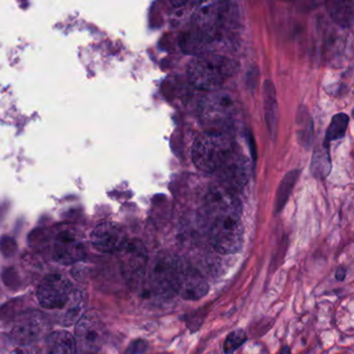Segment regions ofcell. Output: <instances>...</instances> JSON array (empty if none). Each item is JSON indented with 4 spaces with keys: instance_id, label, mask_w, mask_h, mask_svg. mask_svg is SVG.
I'll list each match as a JSON object with an SVG mask.
<instances>
[{
    "instance_id": "7",
    "label": "cell",
    "mask_w": 354,
    "mask_h": 354,
    "mask_svg": "<svg viewBox=\"0 0 354 354\" xmlns=\"http://www.w3.org/2000/svg\"><path fill=\"white\" fill-rule=\"evenodd\" d=\"M219 186L235 194L248 183V161L237 146L215 169Z\"/></svg>"
},
{
    "instance_id": "21",
    "label": "cell",
    "mask_w": 354,
    "mask_h": 354,
    "mask_svg": "<svg viewBox=\"0 0 354 354\" xmlns=\"http://www.w3.org/2000/svg\"><path fill=\"white\" fill-rule=\"evenodd\" d=\"M248 337H246L245 331L242 329H235L227 335L225 341L223 350L225 353H233L238 348L241 347L245 343Z\"/></svg>"
},
{
    "instance_id": "1",
    "label": "cell",
    "mask_w": 354,
    "mask_h": 354,
    "mask_svg": "<svg viewBox=\"0 0 354 354\" xmlns=\"http://www.w3.org/2000/svg\"><path fill=\"white\" fill-rule=\"evenodd\" d=\"M239 28L237 9L229 0L204 3L194 18V30L187 38L188 50L198 55L210 53L214 47L227 44L235 38Z\"/></svg>"
},
{
    "instance_id": "22",
    "label": "cell",
    "mask_w": 354,
    "mask_h": 354,
    "mask_svg": "<svg viewBox=\"0 0 354 354\" xmlns=\"http://www.w3.org/2000/svg\"><path fill=\"white\" fill-rule=\"evenodd\" d=\"M0 252H3L6 258L13 257L17 252V243H16L15 240L9 237V236H3L0 239Z\"/></svg>"
},
{
    "instance_id": "13",
    "label": "cell",
    "mask_w": 354,
    "mask_h": 354,
    "mask_svg": "<svg viewBox=\"0 0 354 354\" xmlns=\"http://www.w3.org/2000/svg\"><path fill=\"white\" fill-rule=\"evenodd\" d=\"M93 246L101 252H119L128 241L125 232L113 223H102L92 232Z\"/></svg>"
},
{
    "instance_id": "19",
    "label": "cell",
    "mask_w": 354,
    "mask_h": 354,
    "mask_svg": "<svg viewBox=\"0 0 354 354\" xmlns=\"http://www.w3.org/2000/svg\"><path fill=\"white\" fill-rule=\"evenodd\" d=\"M310 169L313 175L319 179H323L330 173V158H329L328 148L325 145L315 150Z\"/></svg>"
},
{
    "instance_id": "4",
    "label": "cell",
    "mask_w": 354,
    "mask_h": 354,
    "mask_svg": "<svg viewBox=\"0 0 354 354\" xmlns=\"http://www.w3.org/2000/svg\"><path fill=\"white\" fill-rule=\"evenodd\" d=\"M236 145L225 130H207L198 136L192 147L194 165L206 174H213Z\"/></svg>"
},
{
    "instance_id": "14",
    "label": "cell",
    "mask_w": 354,
    "mask_h": 354,
    "mask_svg": "<svg viewBox=\"0 0 354 354\" xmlns=\"http://www.w3.org/2000/svg\"><path fill=\"white\" fill-rule=\"evenodd\" d=\"M208 291V283L198 270L180 266L176 294H179L183 299L196 301L204 297Z\"/></svg>"
},
{
    "instance_id": "6",
    "label": "cell",
    "mask_w": 354,
    "mask_h": 354,
    "mask_svg": "<svg viewBox=\"0 0 354 354\" xmlns=\"http://www.w3.org/2000/svg\"><path fill=\"white\" fill-rule=\"evenodd\" d=\"M86 256V242L80 230L67 225L57 231L53 243V257L57 263L71 265Z\"/></svg>"
},
{
    "instance_id": "11",
    "label": "cell",
    "mask_w": 354,
    "mask_h": 354,
    "mask_svg": "<svg viewBox=\"0 0 354 354\" xmlns=\"http://www.w3.org/2000/svg\"><path fill=\"white\" fill-rule=\"evenodd\" d=\"M119 254H121L122 271L130 283L142 281L148 264V254L144 244L138 240H128Z\"/></svg>"
},
{
    "instance_id": "18",
    "label": "cell",
    "mask_w": 354,
    "mask_h": 354,
    "mask_svg": "<svg viewBox=\"0 0 354 354\" xmlns=\"http://www.w3.org/2000/svg\"><path fill=\"white\" fill-rule=\"evenodd\" d=\"M299 177V171H289L279 183L277 189V198H275V213L281 212V209L285 207L296 182Z\"/></svg>"
},
{
    "instance_id": "3",
    "label": "cell",
    "mask_w": 354,
    "mask_h": 354,
    "mask_svg": "<svg viewBox=\"0 0 354 354\" xmlns=\"http://www.w3.org/2000/svg\"><path fill=\"white\" fill-rule=\"evenodd\" d=\"M237 68V63L225 55H198L188 64V80L198 90L216 92L236 73Z\"/></svg>"
},
{
    "instance_id": "17",
    "label": "cell",
    "mask_w": 354,
    "mask_h": 354,
    "mask_svg": "<svg viewBox=\"0 0 354 354\" xmlns=\"http://www.w3.org/2000/svg\"><path fill=\"white\" fill-rule=\"evenodd\" d=\"M45 343L49 353H75L77 351L75 339L66 330L49 333Z\"/></svg>"
},
{
    "instance_id": "15",
    "label": "cell",
    "mask_w": 354,
    "mask_h": 354,
    "mask_svg": "<svg viewBox=\"0 0 354 354\" xmlns=\"http://www.w3.org/2000/svg\"><path fill=\"white\" fill-rule=\"evenodd\" d=\"M327 12L337 26L348 28L353 24V0H325Z\"/></svg>"
},
{
    "instance_id": "16",
    "label": "cell",
    "mask_w": 354,
    "mask_h": 354,
    "mask_svg": "<svg viewBox=\"0 0 354 354\" xmlns=\"http://www.w3.org/2000/svg\"><path fill=\"white\" fill-rule=\"evenodd\" d=\"M263 102H264L265 119L269 131L274 136L277 127V91L270 80L264 82L263 88Z\"/></svg>"
},
{
    "instance_id": "10",
    "label": "cell",
    "mask_w": 354,
    "mask_h": 354,
    "mask_svg": "<svg viewBox=\"0 0 354 354\" xmlns=\"http://www.w3.org/2000/svg\"><path fill=\"white\" fill-rule=\"evenodd\" d=\"M49 328V320L44 314L39 310H26L18 317L12 337L21 346H30L40 341Z\"/></svg>"
},
{
    "instance_id": "24",
    "label": "cell",
    "mask_w": 354,
    "mask_h": 354,
    "mask_svg": "<svg viewBox=\"0 0 354 354\" xmlns=\"http://www.w3.org/2000/svg\"><path fill=\"white\" fill-rule=\"evenodd\" d=\"M147 349H148V343L142 341V339H138V341L132 343L126 352L127 353H142V352H146Z\"/></svg>"
},
{
    "instance_id": "9",
    "label": "cell",
    "mask_w": 354,
    "mask_h": 354,
    "mask_svg": "<svg viewBox=\"0 0 354 354\" xmlns=\"http://www.w3.org/2000/svg\"><path fill=\"white\" fill-rule=\"evenodd\" d=\"M105 326L96 310H88L78 319L76 346L82 352H98L105 341Z\"/></svg>"
},
{
    "instance_id": "23",
    "label": "cell",
    "mask_w": 354,
    "mask_h": 354,
    "mask_svg": "<svg viewBox=\"0 0 354 354\" xmlns=\"http://www.w3.org/2000/svg\"><path fill=\"white\" fill-rule=\"evenodd\" d=\"M3 281L9 287L15 288L18 286V275L15 269H7L3 274Z\"/></svg>"
},
{
    "instance_id": "25",
    "label": "cell",
    "mask_w": 354,
    "mask_h": 354,
    "mask_svg": "<svg viewBox=\"0 0 354 354\" xmlns=\"http://www.w3.org/2000/svg\"><path fill=\"white\" fill-rule=\"evenodd\" d=\"M171 5L175 8H181L187 3V0H169Z\"/></svg>"
},
{
    "instance_id": "26",
    "label": "cell",
    "mask_w": 354,
    "mask_h": 354,
    "mask_svg": "<svg viewBox=\"0 0 354 354\" xmlns=\"http://www.w3.org/2000/svg\"><path fill=\"white\" fill-rule=\"evenodd\" d=\"M335 277H337L339 281H343L344 277H345V270H342V269H339V271L337 270Z\"/></svg>"
},
{
    "instance_id": "12",
    "label": "cell",
    "mask_w": 354,
    "mask_h": 354,
    "mask_svg": "<svg viewBox=\"0 0 354 354\" xmlns=\"http://www.w3.org/2000/svg\"><path fill=\"white\" fill-rule=\"evenodd\" d=\"M180 264L167 257L159 258L150 271V283L157 294H175Z\"/></svg>"
},
{
    "instance_id": "20",
    "label": "cell",
    "mask_w": 354,
    "mask_h": 354,
    "mask_svg": "<svg viewBox=\"0 0 354 354\" xmlns=\"http://www.w3.org/2000/svg\"><path fill=\"white\" fill-rule=\"evenodd\" d=\"M348 124H349V117L346 113L335 115L327 129L326 136H325L326 142H333V140L343 138L347 131Z\"/></svg>"
},
{
    "instance_id": "5",
    "label": "cell",
    "mask_w": 354,
    "mask_h": 354,
    "mask_svg": "<svg viewBox=\"0 0 354 354\" xmlns=\"http://www.w3.org/2000/svg\"><path fill=\"white\" fill-rule=\"evenodd\" d=\"M244 229L240 210H231L213 217L209 239L215 252L233 254L243 245Z\"/></svg>"
},
{
    "instance_id": "2",
    "label": "cell",
    "mask_w": 354,
    "mask_h": 354,
    "mask_svg": "<svg viewBox=\"0 0 354 354\" xmlns=\"http://www.w3.org/2000/svg\"><path fill=\"white\" fill-rule=\"evenodd\" d=\"M37 298L45 310L53 313V320L65 327L78 321L86 308L84 293L62 274L45 277L39 285Z\"/></svg>"
},
{
    "instance_id": "8",
    "label": "cell",
    "mask_w": 354,
    "mask_h": 354,
    "mask_svg": "<svg viewBox=\"0 0 354 354\" xmlns=\"http://www.w3.org/2000/svg\"><path fill=\"white\" fill-rule=\"evenodd\" d=\"M235 104L231 97L223 94L210 95L202 105V120L208 130H225L233 121Z\"/></svg>"
}]
</instances>
